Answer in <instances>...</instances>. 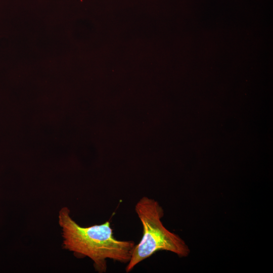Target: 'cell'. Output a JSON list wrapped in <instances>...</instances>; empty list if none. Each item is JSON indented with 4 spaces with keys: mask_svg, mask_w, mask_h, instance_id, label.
<instances>
[{
    "mask_svg": "<svg viewBox=\"0 0 273 273\" xmlns=\"http://www.w3.org/2000/svg\"><path fill=\"white\" fill-rule=\"evenodd\" d=\"M59 224L62 228L63 248L78 258L88 257L99 273L107 270V259L122 263L129 261L135 243L116 239L109 221L101 224L82 227L70 216L64 207L59 212Z\"/></svg>",
    "mask_w": 273,
    "mask_h": 273,
    "instance_id": "1",
    "label": "cell"
},
{
    "mask_svg": "<svg viewBox=\"0 0 273 273\" xmlns=\"http://www.w3.org/2000/svg\"><path fill=\"white\" fill-rule=\"evenodd\" d=\"M135 211L142 224L143 236L133 248L126 272L159 251H170L180 257L189 254L190 251L185 242L163 225L161 219L164 211L157 201L144 196L136 203Z\"/></svg>",
    "mask_w": 273,
    "mask_h": 273,
    "instance_id": "2",
    "label": "cell"
}]
</instances>
